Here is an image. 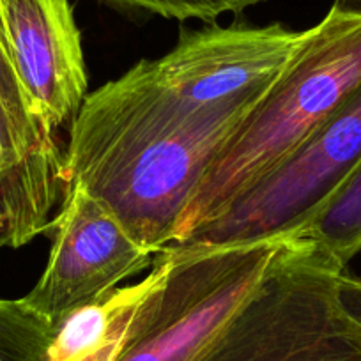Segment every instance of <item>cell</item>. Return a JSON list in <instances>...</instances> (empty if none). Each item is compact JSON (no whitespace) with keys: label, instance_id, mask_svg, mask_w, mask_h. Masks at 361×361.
<instances>
[{"label":"cell","instance_id":"cell-2","mask_svg":"<svg viewBox=\"0 0 361 361\" xmlns=\"http://www.w3.org/2000/svg\"><path fill=\"white\" fill-rule=\"evenodd\" d=\"M361 83V16L331 8L207 170L177 227L180 243L289 158Z\"/></svg>","mask_w":361,"mask_h":361},{"label":"cell","instance_id":"cell-5","mask_svg":"<svg viewBox=\"0 0 361 361\" xmlns=\"http://www.w3.org/2000/svg\"><path fill=\"white\" fill-rule=\"evenodd\" d=\"M361 163V83L276 169L224 214L176 245L228 246L296 238Z\"/></svg>","mask_w":361,"mask_h":361},{"label":"cell","instance_id":"cell-7","mask_svg":"<svg viewBox=\"0 0 361 361\" xmlns=\"http://www.w3.org/2000/svg\"><path fill=\"white\" fill-rule=\"evenodd\" d=\"M66 186L64 151L57 133L34 112L0 22V197L11 216L16 248L50 231Z\"/></svg>","mask_w":361,"mask_h":361},{"label":"cell","instance_id":"cell-1","mask_svg":"<svg viewBox=\"0 0 361 361\" xmlns=\"http://www.w3.org/2000/svg\"><path fill=\"white\" fill-rule=\"evenodd\" d=\"M266 89L225 105L199 106L138 62L87 94L69 126L68 186L82 183L156 255L173 243L209 166Z\"/></svg>","mask_w":361,"mask_h":361},{"label":"cell","instance_id":"cell-3","mask_svg":"<svg viewBox=\"0 0 361 361\" xmlns=\"http://www.w3.org/2000/svg\"><path fill=\"white\" fill-rule=\"evenodd\" d=\"M343 267L289 238L197 361H361V324L338 300Z\"/></svg>","mask_w":361,"mask_h":361},{"label":"cell","instance_id":"cell-12","mask_svg":"<svg viewBox=\"0 0 361 361\" xmlns=\"http://www.w3.org/2000/svg\"><path fill=\"white\" fill-rule=\"evenodd\" d=\"M109 8L131 15H152L169 20L214 22L227 13L246 11L264 0H102Z\"/></svg>","mask_w":361,"mask_h":361},{"label":"cell","instance_id":"cell-14","mask_svg":"<svg viewBox=\"0 0 361 361\" xmlns=\"http://www.w3.org/2000/svg\"><path fill=\"white\" fill-rule=\"evenodd\" d=\"M131 317H133V315H131ZM131 317L128 319V321L124 322V324L121 326L116 333H114L112 338L106 340L102 347H98L96 350H92V353L85 354V356L78 357V360H75V361H116L117 354H119V350H121V345H123L126 329H128V326H130Z\"/></svg>","mask_w":361,"mask_h":361},{"label":"cell","instance_id":"cell-9","mask_svg":"<svg viewBox=\"0 0 361 361\" xmlns=\"http://www.w3.org/2000/svg\"><path fill=\"white\" fill-rule=\"evenodd\" d=\"M163 264L156 253L152 271L142 282L117 287L105 296L69 312L55 324L44 361H75L102 347L135 314L159 280Z\"/></svg>","mask_w":361,"mask_h":361},{"label":"cell","instance_id":"cell-11","mask_svg":"<svg viewBox=\"0 0 361 361\" xmlns=\"http://www.w3.org/2000/svg\"><path fill=\"white\" fill-rule=\"evenodd\" d=\"M54 324L22 300H0V361H44Z\"/></svg>","mask_w":361,"mask_h":361},{"label":"cell","instance_id":"cell-6","mask_svg":"<svg viewBox=\"0 0 361 361\" xmlns=\"http://www.w3.org/2000/svg\"><path fill=\"white\" fill-rule=\"evenodd\" d=\"M50 231L47 267L23 301L54 328L71 310L105 296L154 262V253L138 245L82 183L68 186Z\"/></svg>","mask_w":361,"mask_h":361},{"label":"cell","instance_id":"cell-16","mask_svg":"<svg viewBox=\"0 0 361 361\" xmlns=\"http://www.w3.org/2000/svg\"><path fill=\"white\" fill-rule=\"evenodd\" d=\"M333 8L342 13H350V15L361 16V0H335Z\"/></svg>","mask_w":361,"mask_h":361},{"label":"cell","instance_id":"cell-4","mask_svg":"<svg viewBox=\"0 0 361 361\" xmlns=\"http://www.w3.org/2000/svg\"><path fill=\"white\" fill-rule=\"evenodd\" d=\"M287 239L163 248L161 276L135 310L116 361H197Z\"/></svg>","mask_w":361,"mask_h":361},{"label":"cell","instance_id":"cell-8","mask_svg":"<svg viewBox=\"0 0 361 361\" xmlns=\"http://www.w3.org/2000/svg\"><path fill=\"white\" fill-rule=\"evenodd\" d=\"M0 22L34 112L54 133L71 126L89 78L69 0H0Z\"/></svg>","mask_w":361,"mask_h":361},{"label":"cell","instance_id":"cell-10","mask_svg":"<svg viewBox=\"0 0 361 361\" xmlns=\"http://www.w3.org/2000/svg\"><path fill=\"white\" fill-rule=\"evenodd\" d=\"M296 238L317 245L343 269L361 253V163L328 206Z\"/></svg>","mask_w":361,"mask_h":361},{"label":"cell","instance_id":"cell-15","mask_svg":"<svg viewBox=\"0 0 361 361\" xmlns=\"http://www.w3.org/2000/svg\"><path fill=\"white\" fill-rule=\"evenodd\" d=\"M4 246H11L16 248L15 243V228H13L11 216H9V211L6 207L4 200L0 197V248Z\"/></svg>","mask_w":361,"mask_h":361},{"label":"cell","instance_id":"cell-13","mask_svg":"<svg viewBox=\"0 0 361 361\" xmlns=\"http://www.w3.org/2000/svg\"><path fill=\"white\" fill-rule=\"evenodd\" d=\"M338 300L347 314L361 324V280L349 275H340L338 279Z\"/></svg>","mask_w":361,"mask_h":361}]
</instances>
